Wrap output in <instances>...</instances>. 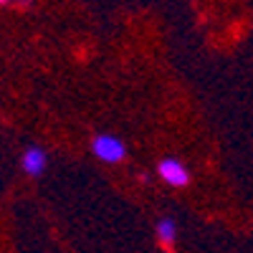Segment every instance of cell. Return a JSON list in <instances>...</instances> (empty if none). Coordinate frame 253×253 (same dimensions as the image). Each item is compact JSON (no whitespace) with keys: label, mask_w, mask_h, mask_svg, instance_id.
Here are the masks:
<instances>
[{"label":"cell","mask_w":253,"mask_h":253,"mask_svg":"<svg viewBox=\"0 0 253 253\" xmlns=\"http://www.w3.org/2000/svg\"><path fill=\"white\" fill-rule=\"evenodd\" d=\"M89 150L96 160L107 162V165H119L126 160V142L117 134H109V132L94 134L89 142Z\"/></svg>","instance_id":"6da1fadb"},{"label":"cell","mask_w":253,"mask_h":253,"mask_svg":"<svg viewBox=\"0 0 253 253\" xmlns=\"http://www.w3.org/2000/svg\"><path fill=\"white\" fill-rule=\"evenodd\" d=\"M157 175L162 182H167L170 187H187L190 180H193V175H190V170L185 167L182 160L177 157H165L157 162Z\"/></svg>","instance_id":"7a4b0ae2"},{"label":"cell","mask_w":253,"mask_h":253,"mask_svg":"<svg viewBox=\"0 0 253 253\" xmlns=\"http://www.w3.org/2000/svg\"><path fill=\"white\" fill-rule=\"evenodd\" d=\"M20 167H23V172L28 177H41L46 172V167H48V155L43 147H38V144H31L28 150L20 155Z\"/></svg>","instance_id":"3957f363"},{"label":"cell","mask_w":253,"mask_h":253,"mask_svg":"<svg viewBox=\"0 0 253 253\" xmlns=\"http://www.w3.org/2000/svg\"><path fill=\"white\" fill-rule=\"evenodd\" d=\"M155 236H157V241L165 246V248H172L175 246V241H177V223L172 220V218H160L157 220V225H155Z\"/></svg>","instance_id":"277c9868"},{"label":"cell","mask_w":253,"mask_h":253,"mask_svg":"<svg viewBox=\"0 0 253 253\" xmlns=\"http://www.w3.org/2000/svg\"><path fill=\"white\" fill-rule=\"evenodd\" d=\"M0 5H3V8H10V5H13V0H0Z\"/></svg>","instance_id":"5b68a950"}]
</instances>
